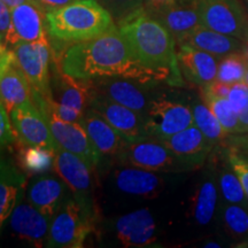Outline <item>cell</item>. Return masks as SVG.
<instances>
[{
    "mask_svg": "<svg viewBox=\"0 0 248 248\" xmlns=\"http://www.w3.org/2000/svg\"><path fill=\"white\" fill-rule=\"evenodd\" d=\"M60 68L67 75L88 80L126 77L145 85L166 80L157 71L139 63L119 27L93 39L71 45L62 55Z\"/></svg>",
    "mask_w": 248,
    "mask_h": 248,
    "instance_id": "cell-1",
    "label": "cell"
},
{
    "mask_svg": "<svg viewBox=\"0 0 248 248\" xmlns=\"http://www.w3.org/2000/svg\"><path fill=\"white\" fill-rule=\"evenodd\" d=\"M117 27L139 63L157 71L171 84L181 83L176 40L159 21L141 9Z\"/></svg>",
    "mask_w": 248,
    "mask_h": 248,
    "instance_id": "cell-2",
    "label": "cell"
},
{
    "mask_svg": "<svg viewBox=\"0 0 248 248\" xmlns=\"http://www.w3.org/2000/svg\"><path fill=\"white\" fill-rule=\"evenodd\" d=\"M116 27L109 12L97 0H74L46 13L47 32L62 43L86 42Z\"/></svg>",
    "mask_w": 248,
    "mask_h": 248,
    "instance_id": "cell-3",
    "label": "cell"
},
{
    "mask_svg": "<svg viewBox=\"0 0 248 248\" xmlns=\"http://www.w3.org/2000/svg\"><path fill=\"white\" fill-rule=\"evenodd\" d=\"M97 212L91 198L70 197L61 207L49 228L46 247L80 248L94 232Z\"/></svg>",
    "mask_w": 248,
    "mask_h": 248,
    "instance_id": "cell-4",
    "label": "cell"
},
{
    "mask_svg": "<svg viewBox=\"0 0 248 248\" xmlns=\"http://www.w3.org/2000/svg\"><path fill=\"white\" fill-rule=\"evenodd\" d=\"M121 166L136 167L154 172H176L191 170L162 141L152 137L125 142L117 154Z\"/></svg>",
    "mask_w": 248,
    "mask_h": 248,
    "instance_id": "cell-5",
    "label": "cell"
},
{
    "mask_svg": "<svg viewBox=\"0 0 248 248\" xmlns=\"http://www.w3.org/2000/svg\"><path fill=\"white\" fill-rule=\"evenodd\" d=\"M47 98L49 97H42L32 93V102L47 121L58 146L83 157L92 168H94L100 162L101 154L92 144L84 126L80 123L66 122L58 119L47 106Z\"/></svg>",
    "mask_w": 248,
    "mask_h": 248,
    "instance_id": "cell-6",
    "label": "cell"
},
{
    "mask_svg": "<svg viewBox=\"0 0 248 248\" xmlns=\"http://www.w3.org/2000/svg\"><path fill=\"white\" fill-rule=\"evenodd\" d=\"M51 49L47 38L21 43L13 47L15 64L29 80L32 93L42 97H52Z\"/></svg>",
    "mask_w": 248,
    "mask_h": 248,
    "instance_id": "cell-7",
    "label": "cell"
},
{
    "mask_svg": "<svg viewBox=\"0 0 248 248\" xmlns=\"http://www.w3.org/2000/svg\"><path fill=\"white\" fill-rule=\"evenodd\" d=\"M203 27L244 40L248 36V14L238 0H195Z\"/></svg>",
    "mask_w": 248,
    "mask_h": 248,
    "instance_id": "cell-8",
    "label": "cell"
},
{
    "mask_svg": "<svg viewBox=\"0 0 248 248\" xmlns=\"http://www.w3.org/2000/svg\"><path fill=\"white\" fill-rule=\"evenodd\" d=\"M191 108L181 102L159 98L150 101L145 114V128L148 137L166 139L193 125Z\"/></svg>",
    "mask_w": 248,
    "mask_h": 248,
    "instance_id": "cell-9",
    "label": "cell"
},
{
    "mask_svg": "<svg viewBox=\"0 0 248 248\" xmlns=\"http://www.w3.org/2000/svg\"><path fill=\"white\" fill-rule=\"evenodd\" d=\"M9 117L21 145L47 147L54 151L59 148L47 121L32 101L15 107L9 113Z\"/></svg>",
    "mask_w": 248,
    "mask_h": 248,
    "instance_id": "cell-10",
    "label": "cell"
},
{
    "mask_svg": "<svg viewBox=\"0 0 248 248\" xmlns=\"http://www.w3.org/2000/svg\"><path fill=\"white\" fill-rule=\"evenodd\" d=\"M90 108L104 117L126 142L148 138L145 128V116L138 111L94 92Z\"/></svg>",
    "mask_w": 248,
    "mask_h": 248,
    "instance_id": "cell-11",
    "label": "cell"
},
{
    "mask_svg": "<svg viewBox=\"0 0 248 248\" xmlns=\"http://www.w3.org/2000/svg\"><path fill=\"white\" fill-rule=\"evenodd\" d=\"M12 26L6 46L14 47L21 43L36 42L46 37V13L38 6L28 0L23 4L11 8Z\"/></svg>",
    "mask_w": 248,
    "mask_h": 248,
    "instance_id": "cell-12",
    "label": "cell"
},
{
    "mask_svg": "<svg viewBox=\"0 0 248 248\" xmlns=\"http://www.w3.org/2000/svg\"><path fill=\"white\" fill-rule=\"evenodd\" d=\"M93 92L104 95L110 100L123 105L145 116L148 105L147 97L138 80L126 77H100L91 79Z\"/></svg>",
    "mask_w": 248,
    "mask_h": 248,
    "instance_id": "cell-13",
    "label": "cell"
},
{
    "mask_svg": "<svg viewBox=\"0 0 248 248\" xmlns=\"http://www.w3.org/2000/svg\"><path fill=\"white\" fill-rule=\"evenodd\" d=\"M117 240L124 247H147L156 241V224L148 209H139L117 218L114 224Z\"/></svg>",
    "mask_w": 248,
    "mask_h": 248,
    "instance_id": "cell-14",
    "label": "cell"
},
{
    "mask_svg": "<svg viewBox=\"0 0 248 248\" xmlns=\"http://www.w3.org/2000/svg\"><path fill=\"white\" fill-rule=\"evenodd\" d=\"M51 76L52 99L58 104L85 113L90 108L93 97L92 82L67 75L60 66L54 64Z\"/></svg>",
    "mask_w": 248,
    "mask_h": 248,
    "instance_id": "cell-15",
    "label": "cell"
},
{
    "mask_svg": "<svg viewBox=\"0 0 248 248\" xmlns=\"http://www.w3.org/2000/svg\"><path fill=\"white\" fill-rule=\"evenodd\" d=\"M161 141L190 169L202 166L214 147L194 124Z\"/></svg>",
    "mask_w": 248,
    "mask_h": 248,
    "instance_id": "cell-16",
    "label": "cell"
},
{
    "mask_svg": "<svg viewBox=\"0 0 248 248\" xmlns=\"http://www.w3.org/2000/svg\"><path fill=\"white\" fill-rule=\"evenodd\" d=\"M51 221L30 202L17 204L9 217L11 228L15 235L36 247H42L44 244L46 246Z\"/></svg>",
    "mask_w": 248,
    "mask_h": 248,
    "instance_id": "cell-17",
    "label": "cell"
},
{
    "mask_svg": "<svg viewBox=\"0 0 248 248\" xmlns=\"http://www.w3.org/2000/svg\"><path fill=\"white\" fill-rule=\"evenodd\" d=\"M91 169L92 167L78 155L60 147L55 151L54 170L75 197L91 198Z\"/></svg>",
    "mask_w": 248,
    "mask_h": 248,
    "instance_id": "cell-18",
    "label": "cell"
},
{
    "mask_svg": "<svg viewBox=\"0 0 248 248\" xmlns=\"http://www.w3.org/2000/svg\"><path fill=\"white\" fill-rule=\"evenodd\" d=\"M69 186L63 179L53 176H42L31 183L28 190V201L48 218H53L69 199Z\"/></svg>",
    "mask_w": 248,
    "mask_h": 248,
    "instance_id": "cell-19",
    "label": "cell"
},
{
    "mask_svg": "<svg viewBox=\"0 0 248 248\" xmlns=\"http://www.w3.org/2000/svg\"><path fill=\"white\" fill-rule=\"evenodd\" d=\"M176 45L191 46V47L207 52L217 59H221L228 54L235 53V52H243L244 48L243 40L208 29V28L203 27L202 24L195 28L187 35L176 40Z\"/></svg>",
    "mask_w": 248,
    "mask_h": 248,
    "instance_id": "cell-20",
    "label": "cell"
},
{
    "mask_svg": "<svg viewBox=\"0 0 248 248\" xmlns=\"http://www.w3.org/2000/svg\"><path fill=\"white\" fill-rule=\"evenodd\" d=\"M177 61L184 76L194 84L204 86L216 79L218 59L191 46H178Z\"/></svg>",
    "mask_w": 248,
    "mask_h": 248,
    "instance_id": "cell-21",
    "label": "cell"
},
{
    "mask_svg": "<svg viewBox=\"0 0 248 248\" xmlns=\"http://www.w3.org/2000/svg\"><path fill=\"white\" fill-rule=\"evenodd\" d=\"M26 172L6 161H0V233L5 223L22 199Z\"/></svg>",
    "mask_w": 248,
    "mask_h": 248,
    "instance_id": "cell-22",
    "label": "cell"
},
{
    "mask_svg": "<svg viewBox=\"0 0 248 248\" xmlns=\"http://www.w3.org/2000/svg\"><path fill=\"white\" fill-rule=\"evenodd\" d=\"M115 184L124 193L154 199L163 188V181L154 171L126 167L115 172Z\"/></svg>",
    "mask_w": 248,
    "mask_h": 248,
    "instance_id": "cell-23",
    "label": "cell"
},
{
    "mask_svg": "<svg viewBox=\"0 0 248 248\" xmlns=\"http://www.w3.org/2000/svg\"><path fill=\"white\" fill-rule=\"evenodd\" d=\"M80 124L84 126L92 144L101 155L117 156L125 145L126 141L121 137L119 132L91 108L85 111Z\"/></svg>",
    "mask_w": 248,
    "mask_h": 248,
    "instance_id": "cell-24",
    "label": "cell"
},
{
    "mask_svg": "<svg viewBox=\"0 0 248 248\" xmlns=\"http://www.w3.org/2000/svg\"><path fill=\"white\" fill-rule=\"evenodd\" d=\"M31 101L32 91L29 80L14 61L0 76V102L9 114L15 107Z\"/></svg>",
    "mask_w": 248,
    "mask_h": 248,
    "instance_id": "cell-25",
    "label": "cell"
},
{
    "mask_svg": "<svg viewBox=\"0 0 248 248\" xmlns=\"http://www.w3.org/2000/svg\"><path fill=\"white\" fill-rule=\"evenodd\" d=\"M151 16L159 21L171 33L175 40H178L201 26L194 1L192 5H179L177 2L171 7Z\"/></svg>",
    "mask_w": 248,
    "mask_h": 248,
    "instance_id": "cell-26",
    "label": "cell"
},
{
    "mask_svg": "<svg viewBox=\"0 0 248 248\" xmlns=\"http://www.w3.org/2000/svg\"><path fill=\"white\" fill-rule=\"evenodd\" d=\"M217 200H218V188L217 182L210 173L204 181L195 188L190 202V216L199 225H207L213 221L215 216Z\"/></svg>",
    "mask_w": 248,
    "mask_h": 248,
    "instance_id": "cell-27",
    "label": "cell"
},
{
    "mask_svg": "<svg viewBox=\"0 0 248 248\" xmlns=\"http://www.w3.org/2000/svg\"><path fill=\"white\" fill-rule=\"evenodd\" d=\"M55 151L47 147L21 145L18 150V163L26 173L37 175L54 168Z\"/></svg>",
    "mask_w": 248,
    "mask_h": 248,
    "instance_id": "cell-28",
    "label": "cell"
},
{
    "mask_svg": "<svg viewBox=\"0 0 248 248\" xmlns=\"http://www.w3.org/2000/svg\"><path fill=\"white\" fill-rule=\"evenodd\" d=\"M192 113L194 125L203 133L213 146L224 145L230 135L223 129L221 123L204 102H195L192 108Z\"/></svg>",
    "mask_w": 248,
    "mask_h": 248,
    "instance_id": "cell-29",
    "label": "cell"
},
{
    "mask_svg": "<svg viewBox=\"0 0 248 248\" xmlns=\"http://www.w3.org/2000/svg\"><path fill=\"white\" fill-rule=\"evenodd\" d=\"M203 102L210 108L214 115L221 123L223 129L229 135H238L241 133V126L239 122V117L235 113L231 104L229 102L228 98H219L202 91Z\"/></svg>",
    "mask_w": 248,
    "mask_h": 248,
    "instance_id": "cell-30",
    "label": "cell"
},
{
    "mask_svg": "<svg viewBox=\"0 0 248 248\" xmlns=\"http://www.w3.org/2000/svg\"><path fill=\"white\" fill-rule=\"evenodd\" d=\"M248 61L243 52H235L218 59L216 79L226 84L245 82Z\"/></svg>",
    "mask_w": 248,
    "mask_h": 248,
    "instance_id": "cell-31",
    "label": "cell"
},
{
    "mask_svg": "<svg viewBox=\"0 0 248 248\" xmlns=\"http://www.w3.org/2000/svg\"><path fill=\"white\" fill-rule=\"evenodd\" d=\"M217 184H218L224 202L240 204V206L248 208V199L246 193H245L239 178L232 170L230 164H229V167L223 166L222 169L219 170Z\"/></svg>",
    "mask_w": 248,
    "mask_h": 248,
    "instance_id": "cell-32",
    "label": "cell"
},
{
    "mask_svg": "<svg viewBox=\"0 0 248 248\" xmlns=\"http://www.w3.org/2000/svg\"><path fill=\"white\" fill-rule=\"evenodd\" d=\"M221 217L224 229L232 237L241 238L248 235V208L246 207L225 202Z\"/></svg>",
    "mask_w": 248,
    "mask_h": 248,
    "instance_id": "cell-33",
    "label": "cell"
},
{
    "mask_svg": "<svg viewBox=\"0 0 248 248\" xmlns=\"http://www.w3.org/2000/svg\"><path fill=\"white\" fill-rule=\"evenodd\" d=\"M100 4L109 12L116 26L125 18L144 9L142 0H101Z\"/></svg>",
    "mask_w": 248,
    "mask_h": 248,
    "instance_id": "cell-34",
    "label": "cell"
},
{
    "mask_svg": "<svg viewBox=\"0 0 248 248\" xmlns=\"http://www.w3.org/2000/svg\"><path fill=\"white\" fill-rule=\"evenodd\" d=\"M225 157L232 170L238 176L248 199V161L235 148L226 146Z\"/></svg>",
    "mask_w": 248,
    "mask_h": 248,
    "instance_id": "cell-35",
    "label": "cell"
},
{
    "mask_svg": "<svg viewBox=\"0 0 248 248\" xmlns=\"http://www.w3.org/2000/svg\"><path fill=\"white\" fill-rule=\"evenodd\" d=\"M228 100L237 114L248 106V85L246 82H239L231 84Z\"/></svg>",
    "mask_w": 248,
    "mask_h": 248,
    "instance_id": "cell-36",
    "label": "cell"
},
{
    "mask_svg": "<svg viewBox=\"0 0 248 248\" xmlns=\"http://www.w3.org/2000/svg\"><path fill=\"white\" fill-rule=\"evenodd\" d=\"M14 133L8 111L0 102V151L13 144L16 139Z\"/></svg>",
    "mask_w": 248,
    "mask_h": 248,
    "instance_id": "cell-37",
    "label": "cell"
},
{
    "mask_svg": "<svg viewBox=\"0 0 248 248\" xmlns=\"http://www.w3.org/2000/svg\"><path fill=\"white\" fill-rule=\"evenodd\" d=\"M12 26L11 8L0 0V44L6 46L8 32Z\"/></svg>",
    "mask_w": 248,
    "mask_h": 248,
    "instance_id": "cell-38",
    "label": "cell"
},
{
    "mask_svg": "<svg viewBox=\"0 0 248 248\" xmlns=\"http://www.w3.org/2000/svg\"><path fill=\"white\" fill-rule=\"evenodd\" d=\"M177 4V0H142V7L147 14L154 15Z\"/></svg>",
    "mask_w": 248,
    "mask_h": 248,
    "instance_id": "cell-39",
    "label": "cell"
},
{
    "mask_svg": "<svg viewBox=\"0 0 248 248\" xmlns=\"http://www.w3.org/2000/svg\"><path fill=\"white\" fill-rule=\"evenodd\" d=\"M30 1L36 4L45 13H47L49 11H54V9L63 7V6L70 4L74 0H30Z\"/></svg>",
    "mask_w": 248,
    "mask_h": 248,
    "instance_id": "cell-40",
    "label": "cell"
},
{
    "mask_svg": "<svg viewBox=\"0 0 248 248\" xmlns=\"http://www.w3.org/2000/svg\"><path fill=\"white\" fill-rule=\"evenodd\" d=\"M225 146H232L237 150L248 151V132L238 133V135H230L224 142Z\"/></svg>",
    "mask_w": 248,
    "mask_h": 248,
    "instance_id": "cell-41",
    "label": "cell"
},
{
    "mask_svg": "<svg viewBox=\"0 0 248 248\" xmlns=\"http://www.w3.org/2000/svg\"><path fill=\"white\" fill-rule=\"evenodd\" d=\"M14 62L13 49L5 45L0 44V76L4 74V71Z\"/></svg>",
    "mask_w": 248,
    "mask_h": 248,
    "instance_id": "cell-42",
    "label": "cell"
},
{
    "mask_svg": "<svg viewBox=\"0 0 248 248\" xmlns=\"http://www.w3.org/2000/svg\"><path fill=\"white\" fill-rule=\"evenodd\" d=\"M2 1H4L9 8H13V7H16L18 5L23 4V2L28 1V0H2Z\"/></svg>",
    "mask_w": 248,
    "mask_h": 248,
    "instance_id": "cell-43",
    "label": "cell"
},
{
    "mask_svg": "<svg viewBox=\"0 0 248 248\" xmlns=\"http://www.w3.org/2000/svg\"><path fill=\"white\" fill-rule=\"evenodd\" d=\"M243 53L246 55L247 60H248V36L246 37V39L244 40V48H243Z\"/></svg>",
    "mask_w": 248,
    "mask_h": 248,
    "instance_id": "cell-44",
    "label": "cell"
},
{
    "mask_svg": "<svg viewBox=\"0 0 248 248\" xmlns=\"http://www.w3.org/2000/svg\"><path fill=\"white\" fill-rule=\"evenodd\" d=\"M232 147V146H231ZM234 148V147H233ZM235 150H237V148H235ZM238 152H239V153L243 155V156L245 157V159H246L247 161H248V151H246V150H237Z\"/></svg>",
    "mask_w": 248,
    "mask_h": 248,
    "instance_id": "cell-45",
    "label": "cell"
},
{
    "mask_svg": "<svg viewBox=\"0 0 248 248\" xmlns=\"http://www.w3.org/2000/svg\"><path fill=\"white\" fill-rule=\"evenodd\" d=\"M248 61V60H247ZM245 82L247 83V85H248V69H247V74H246V78H245Z\"/></svg>",
    "mask_w": 248,
    "mask_h": 248,
    "instance_id": "cell-46",
    "label": "cell"
},
{
    "mask_svg": "<svg viewBox=\"0 0 248 248\" xmlns=\"http://www.w3.org/2000/svg\"><path fill=\"white\" fill-rule=\"evenodd\" d=\"M181 1H195V0H181Z\"/></svg>",
    "mask_w": 248,
    "mask_h": 248,
    "instance_id": "cell-47",
    "label": "cell"
},
{
    "mask_svg": "<svg viewBox=\"0 0 248 248\" xmlns=\"http://www.w3.org/2000/svg\"><path fill=\"white\" fill-rule=\"evenodd\" d=\"M97 1H98V2H100V1H101V0H97Z\"/></svg>",
    "mask_w": 248,
    "mask_h": 248,
    "instance_id": "cell-48",
    "label": "cell"
},
{
    "mask_svg": "<svg viewBox=\"0 0 248 248\" xmlns=\"http://www.w3.org/2000/svg\"><path fill=\"white\" fill-rule=\"evenodd\" d=\"M246 1H247V4H248V0H246Z\"/></svg>",
    "mask_w": 248,
    "mask_h": 248,
    "instance_id": "cell-49",
    "label": "cell"
}]
</instances>
